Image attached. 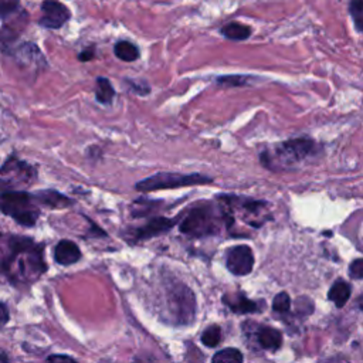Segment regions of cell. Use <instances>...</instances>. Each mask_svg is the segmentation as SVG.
I'll use <instances>...</instances> for the list:
<instances>
[{
	"label": "cell",
	"instance_id": "obj_3",
	"mask_svg": "<svg viewBox=\"0 0 363 363\" xmlns=\"http://www.w3.org/2000/svg\"><path fill=\"white\" fill-rule=\"evenodd\" d=\"M212 179L203 174H180V173H156L148 179L141 180L136 184V191L141 192H153L160 189H173L182 186H192V185H205L210 184Z\"/></svg>",
	"mask_w": 363,
	"mask_h": 363
},
{
	"label": "cell",
	"instance_id": "obj_22",
	"mask_svg": "<svg viewBox=\"0 0 363 363\" xmlns=\"http://www.w3.org/2000/svg\"><path fill=\"white\" fill-rule=\"evenodd\" d=\"M20 11L19 0H0V18L6 20Z\"/></svg>",
	"mask_w": 363,
	"mask_h": 363
},
{
	"label": "cell",
	"instance_id": "obj_30",
	"mask_svg": "<svg viewBox=\"0 0 363 363\" xmlns=\"http://www.w3.org/2000/svg\"><path fill=\"white\" fill-rule=\"evenodd\" d=\"M0 363H9V357L4 349H0Z\"/></svg>",
	"mask_w": 363,
	"mask_h": 363
},
{
	"label": "cell",
	"instance_id": "obj_13",
	"mask_svg": "<svg viewBox=\"0 0 363 363\" xmlns=\"http://www.w3.org/2000/svg\"><path fill=\"white\" fill-rule=\"evenodd\" d=\"M172 226H173V222H172V220H167V219H155V220L149 222L145 227L138 229V230L135 231V236H136L138 240L149 238V237H152V236L165 233V231L169 230Z\"/></svg>",
	"mask_w": 363,
	"mask_h": 363
},
{
	"label": "cell",
	"instance_id": "obj_28",
	"mask_svg": "<svg viewBox=\"0 0 363 363\" xmlns=\"http://www.w3.org/2000/svg\"><path fill=\"white\" fill-rule=\"evenodd\" d=\"M9 321V311L5 304L0 302V325H5Z\"/></svg>",
	"mask_w": 363,
	"mask_h": 363
},
{
	"label": "cell",
	"instance_id": "obj_29",
	"mask_svg": "<svg viewBox=\"0 0 363 363\" xmlns=\"http://www.w3.org/2000/svg\"><path fill=\"white\" fill-rule=\"evenodd\" d=\"M321 363H350V362L343 356H333V357H329V359H326Z\"/></svg>",
	"mask_w": 363,
	"mask_h": 363
},
{
	"label": "cell",
	"instance_id": "obj_27",
	"mask_svg": "<svg viewBox=\"0 0 363 363\" xmlns=\"http://www.w3.org/2000/svg\"><path fill=\"white\" fill-rule=\"evenodd\" d=\"M94 56H96V49H94V47H88V49L82 50V51L78 54V60L82 61V63H85V61L93 60Z\"/></svg>",
	"mask_w": 363,
	"mask_h": 363
},
{
	"label": "cell",
	"instance_id": "obj_9",
	"mask_svg": "<svg viewBox=\"0 0 363 363\" xmlns=\"http://www.w3.org/2000/svg\"><path fill=\"white\" fill-rule=\"evenodd\" d=\"M81 258V251L78 246L71 240H61L54 250V260L60 265L75 264Z\"/></svg>",
	"mask_w": 363,
	"mask_h": 363
},
{
	"label": "cell",
	"instance_id": "obj_31",
	"mask_svg": "<svg viewBox=\"0 0 363 363\" xmlns=\"http://www.w3.org/2000/svg\"><path fill=\"white\" fill-rule=\"evenodd\" d=\"M359 308H360V310H363V297L359 300Z\"/></svg>",
	"mask_w": 363,
	"mask_h": 363
},
{
	"label": "cell",
	"instance_id": "obj_2",
	"mask_svg": "<svg viewBox=\"0 0 363 363\" xmlns=\"http://www.w3.org/2000/svg\"><path fill=\"white\" fill-rule=\"evenodd\" d=\"M0 210L23 226H33L39 217L32 195L25 192H8L0 196Z\"/></svg>",
	"mask_w": 363,
	"mask_h": 363
},
{
	"label": "cell",
	"instance_id": "obj_18",
	"mask_svg": "<svg viewBox=\"0 0 363 363\" xmlns=\"http://www.w3.org/2000/svg\"><path fill=\"white\" fill-rule=\"evenodd\" d=\"M348 11L353 20L355 29L363 34V0H349Z\"/></svg>",
	"mask_w": 363,
	"mask_h": 363
},
{
	"label": "cell",
	"instance_id": "obj_12",
	"mask_svg": "<svg viewBox=\"0 0 363 363\" xmlns=\"http://www.w3.org/2000/svg\"><path fill=\"white\" fill-rule=\"evenodd\" d=\"M220 34L231 42H244L251 37L253 29L238 22H230L220 29Z\"/></svg>",
	"mask_w": 363,
	"mask_h": 363
},
{
	"label": "cell",
	"instance_id": "obj_6",
	"mask_svg": "<svg viewBox=\"0 0 363 363\" xmlns=\"http://www.w3.org/2000/svg\"><path fill=\"white\" fill-rule=\"evenodd\" d=\"M254 267V255L250 247L237 246L227 254V268L234 276H247Z\"/></svg>",
	"mask_w": 363,
	"mask_h": 363
},
{
	"label": "cell",
	"instance_id": "obj_10",
	"mask_svg": "<svg viewBox=\"0 0 363 363\" xmlns=\"http://www.w3.org/2000/svg\"><path fill=\"white\" fill-rule=\"evenodd\" d=\"M15 57L18 58V61L22 65H27V64H34V67H44L46 61L43 58L42 51L39 50V47L33 43H25L22 44L16 51H15Z\"/></svg>",
	"mask_w": 363,
	"mask_h": 363
},
{
	"label": "cell",
	"instance_id": "obj_17",
	"mask_svg": "<svg viewBox=\"0 0 363 363\" xmlns=\"http://www.w3.org/2000/svg\"><path fill=\"white\" fill-rule=\"evenodd\" d=\"M254 77L251 75H241V74H233V75H220L216 78V84L222 88H238V87H247L253 82Z\"/></svg>",
	"mask_w": 363,
	"mask_h": 363
},
{
	"label": "cell",
	"instance_id": "obj_7",
	"mask_svg": "<svg viewBox=\"0 0 363 363\" xmlns=\"http://www.w3.org/2000/svg\"><path fill=\"white\" fill-rule=\"evenodd\" d=\"M173 310L177 314L179 321L191 322L195 317V297L189 288L182 287V290L173 291L170 298Z\"/></svg>",
	"mask_w": 363,
	"mask_h": 363
},
{
	"label": "cell",
	"instance_id": "obj_5",
	"mask_svg": "<svg viewBox=\"0 0 363 363\" xmlns=\"http://www.w3.org/2000/svg\"><path fill=\"white\" fill-rule=\"evenodd\" d=\"M43 16L40 19V26L46 29H60L63 27L71 18V13L65 5L58 0H44L42 4Z\"/></svg>",
	"mask_w": 363,
	"mask_h": 363
},
{
	"label": "cell",
	"instance_id": "obj_19",
	"mask_svg": "<svg viewBox=\"0 0 363 363\" xmlns=\"http://www.w3.org/2000/svg\"><path fill=\"white\" fill-rule=\"evenodd\" d=\"M212 363H243V355L238 349L227 348L213 356Z\"/></svg>",
	"mask_w": 363,
	"mask_h": 363
},
{
	"label": "cell",
	"instance_id": "obj_4",
	"mask_svg": "<svg viewBox=\"0 0 363 363\" xmlns=\"http://www.w3.org/2000/svg\"><path fill=\"white\" fill-rule=\"evenodd\" d=\"M219 230V222L210 209H196L192 210L186 219L180 223V231L200 237L208 234H215Z\"/></svg>",
	"mask_w": 363,
	"mask_h": 363
},
{
	"label": "cell",
	"instance_id": "obj_16",
	"mask_svg": "<svg viewBox=\"0 0 363 363\" xmlns=\"http://www.w3.org/2000/svg\"><path fill=\"white\" fill-rule=\"evenodd\" d=\"M115 97V89L111 81L106 77L97 78V88H96V98L98 103L110 106Z\"/></svg>",
	"mask_w": 363,
	"mask_h": 363
},
{
	"label": "cell",
	"instance_id": "obj_15",
	"mask_svg": "<svg viewBox=\"0 0 363 363\" xmlns=\"http://www.w3.org/2000/svg\"><path fill=\"white\" fill-rule=\"evenodd\" d=\"M350 293H352V288L348 283L345 281H338L332 286V288L329 290V294H328V298L338 307V308H342L350 298Z\"/></svg>",
	"mask_w": 363,
	"mask_h": 363
},
{
	"label": "cell",
	"instance_id": "obj_21",
	"mask_svg": "<svg viewBox=\"0 0 363 363\" xmlns=\"http://www.w3.org/2000/svg\"><path fill=\"white\" fill-rule=\"evenodd\" d=\"M222 339V331L217 325H212L209 326L203 335H202V342L209 346V348H213V346H217L219 342Z\"/></svg>",
	"mask_w": 363,
	"mask_h": 363
},
{
	"label": "cell",
	"instance_id": "obj_1",
	"mask_svg": "<svg viewBox=\"0 0 363 363\" xmlns=\"http://www.w3.org/2000/svg\"><path fill=\"white\" fill-rule=\"evenodd\" d=\"M319 146L314 139L310 138H295L281 142L261 153V162L265 167L272 170L290 169L297 163L318 153Z\"/></svg>",
	"mask_w": 363,
	"mask_h": 363
},
{
	"label": "cell",
	"instance_id": "obj_25",
	"mask_svg": "<svg viewBox=\"0 0 363 363\" xmlns=\"http://www.w3.org/2000/svg\"><path fill=\"white\" fill-rule=\"evenodd\" d=\"M349 276L356 280H363V258L356 260L349 267Z\"/></svg>",
	"mask_w": 363,
	"mask_h": 363
},
{
	"label": "cell",
	"instance_id": "obj_26",
	"mask_svg": "<svg viewBox=\"0 0 363 363\" xmlns=\"http://www.w3.org/2000/svg\"><path fill=\"white\" fill-rule=\"evenodd\" d=\"M47 363H77V362L67 355H51L47 359Z\"/></svg>",
	"mask_w": 363,
	"mask_h": 363
},
{
	"label": "cell",
	"instance_id": "obj_24",
	"mask_svg": "<svg viewBox=\"0 0 363 363\" xmlns=\"http://www.w3.org/2000/svg\"><path fill=\"white\" fill-rule=\"evenodd\" d=\"M127 84L129 85V89L132 93L138 96H148L151 93V87L145 81H134V79H127Z\"/></svg>",
	"mask_w": 363,
	"mask_h": 363
},
{
	"label": "cell",
	"instance_id": "obj_8",
	"mask_svg": "<svg viewBox=\"0 0 363 363\" xmlns=\"http://www.w3.org/2000/svg\"><path fill=\"white\" fill-rule=\"evenodd\" d=\"M254 338L255 342L267 350H277L283 345V333L269 326H255Z\"/></svg>",
	"mask_w": 363,
	"mask_h": 363
},
{
	"label": "cell",
	"instance_id": "obj_20",
	"mask_svg": "<svg viewBox=\"0 0 363 363\" xmlns=\"http://www.w3.org/2000/svg\"><path fill=\"white\" fill-rule=\"evenodd\" d=\"M39 198L43 203H46L50 208H67L68 205H71V202L65 196H63L57 192H51V191L39 193Z\"/></svg>",
	"mask_w": 363,
	"mask_h": 363
},
{
	"label": "cell",
	"instance_id": "obj_23",
	"mask_svg": "<svg viewBox=\"0 0 363 363\" xmlns=\"http://www.w3.org/2000/svg\"><path fill=\"white\" fill-rule=\"evenodd\" d=\"M290 307H291V298L288 297L287 293H280L279 295H276L274 301H272V308H274L276 312H280V314L288 312Z\"/></svg>",
	"mask_w": 363,
	"mask_h": 363
},
{
	"label": "cell",
	"instance_id": "obj_14",
	"mask_svg": "<svg viewBox=\"0 0 363 363\" xmlns=\"http://www.w3.org/2000/svg\"><path fill=\"white\" fill-rule=\"evenodd\" d=\"M114 53L115 56L125 61V63H132L136 61L141 57V51L136 44L128 42V40H121L114 46Z\"/></svg>",
	"mask_w": 363,
	"mask_h": 363
},
{
	"label": "cell",
	"instance_id": "obj_11",
	"mask_svg": "<svg viewBox=\"0 0 363 363\" xmlns=\"http://www.w3.org/2000/svg\"><path fill=\"white\" fill-rule=\"evenodd\" d=\"M223 301L236 314H251V312H258L260 311V305L254 301H250L241 293L229 294L223 298Z\"/></svg>",
	"mask_w": 363,
	"mask_h": 363
}]
</instances>
